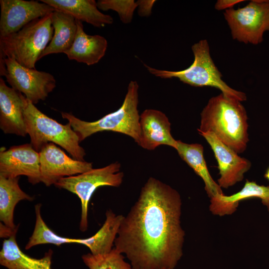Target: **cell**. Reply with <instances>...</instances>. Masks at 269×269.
Listing matches in <instances>:
<instances>
[{
  "label": "cell",
  "mask_w": 269,
  "mask_h": 269,
  "mask_svg": "<svg viewBox=\"0 0 269 269\" xmlns=\"http://www.w3.org/2000/svg\"><path fill=\"white\" fill-rule=\"evenodd\" d=\"M76 21L77 31L75 40L64 54L69 60L89 66L95 64L104 56L108 47L107 40L100 35L87 34L84 30L82 22Z\"/></svg>",
  "instance_id": "obj_16"
},
{
  "label": "cell",
  "mask_w": 269,
  "mask_h": 269,
  "mask_svg": "<svg viewBox=\"0 0 269 269\" xmlns=\"http://www.w3.org/2000/svg\"><path fill=\"white\" fill-rule=\"evenodd\" d=\"M52 13L15 33L0 37V59L10 58L24 67L35 69L36 62L53 37Z\"/></svg>",
  "instance_id": "obj_4"
},
{
  "label": "cell",
  "mask_w": 269,
  "mask_h": 269,
  "mask_svg": "<svg viewBox=\"0 0 269 269\" xmlns=\"http://www.w3.org/2000/svg\"><path fill=\"white\" fill-rule=\"evenodd\" d=\"M15 233L3 240L0 251V264L6 269H52L53 251L50 249L40 259L32 258L22 251Z\"/></svg>",
  "instance_id": "obj_19"
},
{
  "label": "cell",
  "mask_w": 269,
  "mask_h": 269,
  "mask_svg": "<svg viewBox=\"0 0 269 269\" xmlns=\"http://www.w3.org/2000/svg\"><path fill=\"white\" fill-rule=\"evenodd\" d=\"M265 177L269 181V167L268 168L265 174Z\"/></svg>",
  "instance_id": "obj_29"
},
{
  "label": "cell",
  "mask_w": 269,
  "mask_h": 269,
  "mask_svg": "<svg viewBox=\"0 0 269 269\" xmlns=\"http://www.w3.org/2000/svg\"><path fill=\"white\" fill-rule=\"evenodd\" d=\"M0 37L15 33L55 10L47 4L34 0H0Z\"/></svg>",
  "instance_id": "obj_12"
},
{
  "label": "cell",
  "mask_w": 269,
  "mask_h": 269,
  "mask_svg": "<svg viewBox=\"0 0 269 269\" xmlns=\"http://www.w3.org/2000/svg\"><path fill=\"white\" fill-rule=\"evenodd\" d=\"M225 19L234 39L246 44L261 43L269 31V0H253L242 8L225 10Z\"/></svg>",
  "instance_id": "obj_8"
},
{
  "label": "cell",
  "mask_w": 269,
  "mask_h": 269,
  "mask_svg": "<svg viewBox=\"0 0 269 269\" xmlns=\"http://www.w3.org/2000/svg\"><path fill=\"white\" fill-rule=\"evenodd\" d=\"M24 175L33 185L41 182L40 156L30 143L1 148L0 176L14 178Z\"/></svg>",
  "instance_id": "obj_11"
},
{
  "label": "cell",
  "mask_w": 269,
  "mask_h": 269,
  "mask_svg": "<svg viewBox=\"0 0 269 269\" xmlns=\"http://www.w3.org/2000/svg\"><path fill=\"white\" fill-rule=\"evenodd\" d=\"M98 8L104 11L111 9L116 11L121 21L125 23L131 22L134 12L137 7V2L134 0H100L97 2Z\"/></svg>",
  "instance_id": "obj_25"
},
{
  "label": "cell",
  "mask_w": 269,
  "mask_h": 269,
  "mask_svg": "<svg viewBox=\"0 0 269 269\" xmlns=\"http://www.w3.org/2000/svg\"><path fill=\"white\" fill-rule=\"evenodd\" d=\"M19 177L5 178L0 176V220L5 226L15 229L14 211L21 200L32 201L33 197L24 192L18 183Z\"/></svg>",
  "instance_id": "obj_22"
},
{
  "label": "cell",
  "mask_w": 269,
  "mask_h": 269,
  "mask_svg": "<svg viewBox=\"0 0 269 269\" xmlns=\"http://www.w3.org/2000/svg\"><path fill=\"white\" fill-rule=\"evenodd\" d=\"M194 61L186 69L179 71L157 69L144 65L151 74L163 79L178 78L184 83L194 87H211L219 89L221 93L241 102L247 100L244 92L229 86L222 79V75L214 64L210 54L208 42L200 40L191 47Z\"/></svg>",
  "instance_id": "obj_6"
},
{
  "label": "cell",
  "mask_w": 269,
  "mask_h": 269,
  "mask_svg": "<svg viewBox=\"0 0 269 269\" xmlns=\"http://www.w3.org/2000/svg\"><path fill=\"white\" fill-rule=\"evenodd\" d=\"M23 115L30 143L35 150L39 152L44 144L52 142L66 150L74 159L84 161L85 150L69 123L62 125L48 117L25 96Z\"/></svg>",
  "instance_id": "obj_5"
},
{
  "label": "cell",
  "mask_w": 269,
  "mask_h": 269,
  "mask_svg": "<svg viewBox=\"0 0 269 269\" xmlns=\"http://www.w3.org/2000/svg\"><path fill=\"white\" fill-rule=\"evenodd\" d=\"M241 101L223 93L211 98L201 113L199 132L213 133L238 154L249 142L248 116Z\"/></svg>",
  "instance_id": "obj_2"
},
{
  "label": "cell",
  "mask_w": 269,
  "mask_h": 269,
  "mask_svg": "<svg viewBox=\"0 0 269 269\" xmlns=\"http://www.w3.org/2000/svg\"><path fill=\"white\" fill-rule=\"evenodd\" d=\"M155 0H140L137 1L138 13L141 16H147L151 14L152 7Z\"/></svg>",
  "instance_id": "obj_26"
},
{
  "label": "cell",
  "mask_w": 269,
  "mask_h": 269,
  "mask_svg": "<svg viewBox=\"0 0 269 269\" xmlns=\"http://www.w3.org/2000/svg\"><path fill=\"white\" fill-rule=\"evenodd\" d=\"M3 59L5 70L1 76L6 77L11 87L23 94L32 104L44 100L56 87V80L49 73L30 69L10 58Z\"/></svg>",
  "instance_id": "obj_9"
},
{
  "label": "cell",
  "mask_w": 269,
  "mask_h": 269,
  "mask_svg": "<svg viewBox=\"0 0 269 269\" xmlns=\"http://www.w3.org/2000/svg\"><path fill=\"white\" fill-rule=\"evenodd\" d=\"M140 138L138 145L145 149L152 150L161 145L175 149L177 140L171 134V124L162 112L145 110L140 115Z\"/></svg>",
  "instance_id": "obj_14"
},
{
  "label": "cell",
  "mask_w": 269,
  "mask_h": 269,
  "mask_svg": "<svg viewBox=\"0 0 269 269\" xmlns=\"http://www.w3.org/2000/svg\"><path fill=\"white\" fill-rule=\"evenodd\" d=\"M41 182L46 186L60 179L76 175L93 169L92 163L74 159L55 143L44 144L39 151Z\"/></svg>",
  "instance_id": "obj_10"
},
{
  "label": "cell",
  "mask_w": 269,
  "mask_h": 269,
  "mask_svg": "<svg viewBox=\"0 0 269 269\" xmlns=\"http://www.w3.org/2000/svg\"><path fill=\"white\" fill-rule=\"evenodd\" d=\"M252 198L261 199L269 212V186L260 185L254 181L248 180L241 190L234 194L230 196L223 194L211 198L209 210L214 215H231L237 210L241 201Z\"/></svg>",
  "instance_id": "obj_18"
},
{
  "label": "cell",
  "mask_w": 269,
  "mask_h": 269,
  "mask_svg": "<svg viewBox=\"0 0 269 269\" xmlns=\"http://www.w3.org/2000/svg\"><path fill=\"white\" fill-rule=\"evenodd\" d=\"M120 168L121 164L115 162L102 168H93L80 174L62 178L54 184L79 198L81 206L79 226L81 231L87 230L88 204L95 190L101 186L118 187L122 184L124 174L120 171Z\"/></svg>",
  "instance_id": "obj_7"
},
{
  "label": "cell",
  "mask_w": 269,
  "mask_h": 269,
  "mask_svg": "<svg viewBox=\"0 0 269 269\" xmlns=\"http://www.w3.org/2000/svg\"><path fill=\"white\" fill-rule=\"evenodd\" d=\"M24 96L0 78V128L5 134H27L23 115Z\"/></svg>",
  "instance_id": "obj_15"
},
{
  "label": "cell",
  "mask_w": 269,
  "mask_h": 269,
  "mask_svg": "<svg viewBox=\"0 0 269 269\" xmlns=\"http://www.w3.org/2000/svg\"><path fill=\"white\" fill-rule=\"evenodd\" d=\"M199 134L209 143L217 161L220 175L217 183L220 187L226 189L242 181L251 167V161L239 156L213 133L199 132Z\"/></svg>",
  "instance_id": "obj_13"
},
{
  "label": "cell",
  "mask_w": 269,
  "mask_h": 269,
  "mask_svg": "<svg viewBox=\"0 0 269 269\" xmlns=\"http://www.w3.org/2000/svg\"><path fill=\"white\" fill-rule=\"evenodd\" d=\"M55 10L67 13L76 20L86 22L97 27L113 22V17L102 13L95 0H40Z\"/></svg>",
  "instance_id": "obj_17"
},
{
  "label": "cell",
  "mask_w": 269,
  "mask_h": 269,
  "mask_svg": "<svg viewBox=\"0 0 269 269\" xmlns=\"http://www.w3.org/2000/svg\"><path fill=\"white\" fill-rule=\"evenodd\" d=\"M124 216L116 214L111 209L107 210L106 220L101 228L92 236L83 239L82 245L88 248L93 255L111 252Z\"/></svg>",
  "instance_id": "obj_23"
},
{
  "label": "cell",
  "mask_w": 269,
  "mask_h": 269,
  "mask_svg": "<svg viewBox=\"0 0 269 269\" xmlns=\"http://www.w3.org/2000/svg\"><path fill=\"white\" fill-rule=\"evenodd\" d=\"M51 21L53 37L39 59L51 54L64 53L71 48L76 35L77 21L70 15L55 10L52 13Z\"/></svg>",
  "instance_id": "obj_21"
},
{
  "label": "cell",
  "mask_w": 269,
  "mask_h": 269,
  "mask_svg": "<svg viewBox=\"0 0 269 269\" xmlns=\"http://www.w3.org/2000/svg\"></svg>",
  "instance_id": "obj_30"
},
{
  "label": "cell",
  "mask_w": 269,
  "mask_h": 269,
  "mask_svg": "<svg viewBox=\"0 0 269 269\" xmlns=\"http://www.w3.org/2000/svg\"><path fill=\"white\" fill-rule=\"evenodd\" d=\"M138 88L136 81H131L121 107L96 121H84L66 112H62L61 116L77 133L80 142L96 133L112 131L131 137L138 144L140 138V115L137 109Z\"/></svg>",
  "instance_id": "obj_3"
},
{
  "label": "cell",
  "mask_w": 269,
  "mask_h": 269,
  "mask_svg": "<svg viewBox=\"0 0 269 269\" xmlns=\"http://www.w3.org/2000/svg\"><path fill=\"white\" fill-rule=\"evenodd\" d=\"M0 238L7 239L11 236L13 234L16 233L18 228L15 229H11L0 222Z\"/></svg>",
  "instance_id": "obj_28"
},
{
  "label": "cell",
  "mask_w": 269,
  "mask_h": 269,
  "mask_svg": "<svg viewBox=\"0 0 269 269\" xmlns=\"http://www.w3.org/2000/svg\"><path fill=\"white\" fill-rule=\"evenodd\" d=\"M243 0H218L215 4V8L218 10H227L233 8V6Z\"/></svg>",
  "instance_id": "obj_27"
},
{
  "label": "cell",
  "mask_w": 269,
  "mask_h": 269,
  "mask_svg": "<svg viewBox=\"0 0 269 269\" xmlns=\"http://www.w3.org/2000/svg\"><path fill=\"white\" fill-rule=\"evenodd\" d=\"M82 260L89 269H132L131 264L125 261L123 254L115 248L105 254H84Z\"/></svg>",
  "instance_id": "obj_24"
},
{
  "label": "cell",
  "mask_w": 269,
  "mask_h": 269,
  "mask_svg": "<svg viewBox=\"0 0 269 269\" xmlns=\"http://www.w3.org/2000/svg\"><path fill=\"white\" fill-rule=\"evenodd\" d=\"M175 149L181 158L203 180L205 191L210 198L224 194L222 188L213 180L209 172L202 144L187 143L178 140Z\"/></svg>",
  "instance_id": "obj_20"
},
{
  "label": "cell",
  "mask_w": 269,
  "mask_h": 269,
  "mask_svg": "<svg viewBox=\"0 0 269 269\" xmlns=\"http://www.w3.org/2000/svg\"><path fill=\"white\" fill-rule=\"evenodd\" d=\"M179 192L150 177L121 223L115 248L133 269H175L183 256L185 231L181 225Z\"/></svg>",
  "instance_id": "obj_1"
}]
</instances>
